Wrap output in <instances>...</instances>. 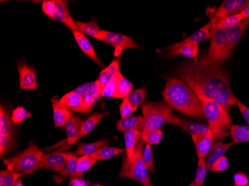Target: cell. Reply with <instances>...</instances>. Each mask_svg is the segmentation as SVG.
<instances>
[{
	"label": "cell",
	"instance_id": "cell-13",
	"mask_svg": "<svg viewBox=\"0 0 249 186\" xmlns=\"http://www.w3.org/2000/svg\"><path fill=\"white\" fill-rule=\"evenodd\" d=\"M249 26V19H245L240 22V24L230 29L227 44L225 46V53H224V61H227L231 57L236 49V45L243 37Z\"/></svg>",
	"mask_w": 249,
	"mask_h": 186
},
{
	"label": "cell",
	"instance_id": "cell-16",
	"mask_svg": "<svg viewBox=\"0 0 249 186\" xmlns=\"http://www.w3.org/2000/svg\"><path fill=\"white\" fill-rule=\"evenodd\" d=\"M191 135L196 150L198 159H206L213 145L214 140L216 138L217 139V136L212 131L208 134H193Z\"/></svg>",
	"mask_w": 249,
	"mask_h": 186
},
{
	"label": "cell",
	"instance_id": "cell-5",
	"mask_svg": "<svg viewBox=\"0 0 249 186\" xmlns=\"http://www.w3.org/2000/svg\"><path fill=\"white\" fill-rule=\"evenodd\" d=\"M145 145L146 142L141 139L136 148L131 159H128L126 153H124L123 158V166L119 173V179H131L141 183L142 186H152L148 169L142 158V151Z\"/></svg>",
	"mask_w": 249,
	"mask_h": 186
},
{
	"label": "cell",
	"instance_id": "cell-49",
	"mask_svg": "<svg viewBox=\"0 0 249 186\" xmlns=\"http://www.w3.org/2000/svg\"><path fill=\"white\" fill-rule=\"evenodd\" d=\"M68 186H89V184L83 178H72Z\"/></svg>",
	"mask_w": 249,
	"mask_h": 186
},
{
	"label": "cell",
	"instance_id": "cell-18",
	"mask_svg": "<svg viewBox=\"0 0 249 186\" xmlns=\"http://www.w3.org/2000/svg\"><path fill=\"white\" fill-rule=\"evenodd\" d=\"M56 5H57V11L55 15L53 17V19L58 21L63 24L65 25L67 28L74 32L78 30L75 21L71 16L68 8V2L64 0H55Z\"/></svg>",
	"mask_w": 249,
	"mask_h": 186
},
{
	"label": "cell",
	"instance_id": "cell-12",
	"mask_svg": "<svg viewBox=\"0 0 249 186\" xmlns=\"http://www.w3.org/2000/svg\"><path fill=\"white\" fill-rule=\"evenodd\" d=\"M74 91L83 99L87 114L91 113L96 102L102 97V92L99 91L96 81L81 85Z\"/></svg>",
	"mask_w": 249,
	"mask_h": 186
},
{
	"label": "cell",
	"instance_id": "cell-44",
	"mask_svg": "<svg viewBox=\"0 0 249 186\" xmlns=\"http://www.w3.org/2000/svg\"><path fill=\"white\" fill-rule=\"evenodd\" d=\"M136 109L133 107L127 98L123 99L121 105L120 107V116L122 118H126L128 116H132L133 113L136 111Z\"/></svg>",
	"mask_w": 249,
	"mask_h": 186
},
{
	"label": "cell",
	"instance_id": "cell-42",
	"mask_svg": "<svg viewBox=\"0 0 249 186\" xmlns=\"http://www.w3.org/2000/svg\"><path fill=\"white\" fill-rule=\"evenodd\" d=\"M32 116L29 112H28L23 107H18L11 113V120L15 124H22L25 119L30 118Z\"/></svg>",
	"mask_w": 249,
	"mask_h": 186
},
{
	"label": "cell",
	"instance_id": "cell-17",
	"mask_svg": "<svg viewBox=\"0 0 249 186\" xmlns=\"http://www.w3.org/2000/svg\"><path fill=\"white\" fill-rule=\"evenodd\" d=\"M199 46L198 43H189L180 44V43H176L168 46L166 52V55L169 57L183 55L188 58H196L199 52Z\"/></svg>",
	"mask_w": 249,
	"mask_h": 186
},
{
	"label": "cell",
	"instance_id": "cell-43",
	"mask_svg": "<svg viewBox=\"0 0 249 186\" xmlns=\"http://www.w3.org/2000/svg\"><path fill=\"white\" fill-rule=\"evenodd\" d=\"M42 11L45 15L53 19L57 11V5L54 0H45L42 2Z\"/></svg>",
	"mask_w": 249,
	"mask_h": 186
},
{
	"label": "cell",
	"instance_id": "cell-2",
	"mask_svg": "<svg viewBox=\"0 0 249 186\" xmlns=\"http://www.w3.org/2000/svg\"><path fill=\"white\" fill-rule=\"evenodd\" d=\"M161 94L164 101L173 110L198 121L205 120L199 99L188 85L179 78L168 79Z\"/></svg>",
	"mask_w": 249,
	"mask_h": 186
},
{
	"label": "cell",
	"instance_id": "cell-14",
	"mask_svg": "<svg viewBox=\"0 0 249 186\" xmlns=\"http://www.w3.org/2000/svg\"><path fill=\"white\" fill-rule=\"evenodd\" d=\"M166 124L178 126V127H180L181 129L184 130L186 132L189 133L191 135H193V134H208L211 131L210 127L206 124L190 121V120L181 118L180 116L175 114L172 115L169 117Z\"/></svg>",
	"mask_w": 249,
	"mask_h": 186
},
{
	"label": "cell",
	"instance_id": "cell-40",
	"mask_svg": "<svg viewBox=\"0 0 249 186\" xmlns=\"http://www.w3.org/2000/svg\"><path fill=\"white\" fill-rule=\"evenodd\" d=\"M207 171L208 169H207L205 159H198L195 180L192 183L194 186H203L206 177Z\"/></svg>",
	"mask_w": 249,
	"mask_h": 186
},
{
	"label": "cell",
	"instance_id": "cell-10",
	"mask_svg": "<svg viewBox=\"0 0 249 186\" xmlns=\"http://www.w3.org/2000/svg\"><path fill=\"white\" fill-rule=\"evenodd\" d=\"M71 153V151H64L62 149L52 153H43L40 169H47L61 173L65 169Z\"/></svg>",
	"mask_w": 249,
	"mask_h": 186
},
{
	"label": "cell",
	"instance_id": "cell-34",
	"mask_svg": "<svg viewBox=\"0 0 249 186\" xmlns=\"http://www.w3.org/2000/svg\"><path fill=\"white\" fill-rule=\"evenodd\" d=\"M22 174L6 169L0 172V186H13L19 179L22 177Z\"/></svg>",
	"mask_w": 249,
	"mask_h": 186
},
{
	"label": "cell",
	"instance_id": "cell-8",
	"mask_svg": "<svg viewBox=\"0 0 249 186\" xmlns=\"http://www.w3.org/2000/svg\"><path fill=\"white\" fill-rule=\"evenodd\" d=\"M97 40L105 42L110 46H113L116 50L117 55L120 54L123 50L127 49L141 50L142 48V46H140L128 36L116 33V32H108V31L101 30Z\"/></svg>",
	"mask_w": 249,
	"mask_h": 186
},
{
	"label": "cell",
	"instance_id": "cell-41",
	"mask_svg": "<svg viewBox=\"0 0 249 186\" xmlns=\"http://www.w3.org/2000/svg\"><path fill=\"white\" fill-rule=\"evenodd\" d=\"M142 158L148 170H149L152 173H155L153 152H152V146L149 145V144H146L145 147H144L143 151H142Z\"/></svg>",
	"mask_w": 249,
	"mask_h": 186
},
{
	"label": "cell",
	"instance_id": "cell-3",
	"mask_svg": "<svg viewBox=\"0 0 249 186\" xmlns=\"http://www.w3.org/2000/svg\"><path fill=\"white\" fill-rule=\"evenodd\" d=\"M196 96L201 101L203 113L211 131L217 136V139L227 137L229 133L225 131L230 130L233 126L229 111L217 102L203 95Z\"/></svg>",
	"mask_w": 249,
	"mask_h": 186
},
{
	"label": "cell",
	"instance_id": "cell-51",
	"mask_svg": "<svg viewBox=\"0 0 249 186\" xmlns=\"http://www.w3.org/2000/svg\"><path fill=\"white\" fill-rule=\"evenodd\" d=\"M13 186H23V184H22V180H19Z\"/></svg>",
	"mask_w": 249,
	"mask_h": 186
},
{
	"label": "cell",
	"instance_id": "cell-21",
	"mask_svg": "<svg viewBox=\"0 0 249 186\" xmlns=\"http://www.w3.org/2000/svg\"><path fill=\"white\" fill-rule=\"evenodd\" d=\"M52 107L54 126L55 127H64L72 114V111L63 105L60 99H52Z\"/></svg>",
	"mask_w": 249,
	"mask_h": 186
},
{
	"label": "cell",
	"instance_id": "cell-37",
	"mask_svg": "<svg viewBox=\"0 0 249 186\" xmlns=\"http://www.w3.org/2000/svg\"><path fill=\"white\" fill-rule=\"evenodd\" d=\"M96 162H97V160L92 157L90 155L78 157L76 166L77 172L83 175L84 173L91 169L96 164Z\"/></svg>",
	"mask_w": 249,
	"mask_h": 186
},
{
	"label": "cell",
	"instance_id": "cell-9",
	"mask_svg": "<svg viewBox=\"0 0 249 186\" xmlns=\"http://www.w3.org/2000/svg\"><path fill=\"white\" fill-rule=\"evenodd\" d=\"M249 4V0H225L211 18L213 27L225 18L241 14Z\"/></svg>",
	"mask_w": 249,
	"mask_h": 186
},
{
	"label": "cell",
	"instance_id": "cell-1",
	"mask_svg": "<svg viewBox=\"0 0 249 186\" xmlns=\"http://www.w3.org/2000/svg\"><path fill=\"white\" fill-rule=\"evenodd\" d=\"M177 76L188 85L196 96L203 95L212 99L229 112L236 105L237 99L231 89L229 75L221 67L208 65L196 58L180 64Z\"/></svg>",
	"mask_w": 249,
	"mask_h": 186
},
{
	"label": "cell",
	"instance_id": "cell-39",
	"mask_svg": "<svg viewBox=\"0 0 249 186\" xmlns=\"http://www.w3.org/2000/svg\"><path fill=\"white\" fill-rule=\"evenodd\" d=\"M122 75H123L120 72H118L114 75V78H112L111 81L105 86L104 89L102 91V97L109 98V99L115 98L117 83Z\"/></svg>",
	"mask_w": 249,
	"mask_h": 186
},
{
	"label": "cell",
	"instance_id": "cell-38",
	"mask_svg": "<svg viewBox=\"0 0 249 186\" xmlns=\"http://www.w3.org/2000/svg\"><path fill=\"white\" fill-rule=\"evenodd\" d=\"M162 138H163V131H161V129L142 131V139L149 145H158L161 142Z\"/></svg>",
	"mask_w": 249,
	"mask_h": 186
},
{
	"label": "cell",
	"instance_id": "cell-15",
	"mask_svg": "<svg viewBox=\"0 0 249 186\" xmlns=\"http://www.w3.org/2000/svg\"><path fill=\"white\" fill-rule=\"evenodd\" d=\"M84 122L85 121L82 118H79L72 113L71 114L69 119L67 120L64 126L67 134V139L64 142L65 145L61 149H65L67 147L72 146L76 143L77 141L79 139V135Z\"/></svg>",
	"mask_w": 249,
	"mask_h": 186
},
{
	"label": "cell",
	"instance_id": "cell-36",
	"mask_svg": "<svg viewBox=\"0 0 249 186\" xmlns=\"http://www.w3.org/2000/svg\"><path fill=\"white\" fill-rule=\"evenodd\" d=\"M243 19H245L244 17L240 14L233 15L222 19L220 22H218L216 26L213 27V29H231L240 24Z\"/></svg>",
	"mask_w": 249,
	"mask_h": 186
},
{
	"label": "cell",
	"instance_id": "cell-4",
	"mask_svg": "<svg viewBox=\"0 0 249 186\" xmlns=\"http://www.w3.org/2000/svg\"><path fill=\"white\" fill-rule=\"evenodd\" d=\"M43 156V152L32 141L24 151L9 159H4L3 162L7 169L20 173L22 176L29 175L40 169Z\"/></svg>",
	"mask_w": 249,
	"mask_h": 186
},
{
	"label": "cell",
	"instance_id": "cell-35",
	"mask_svg": "<svg viewBox=\"0 0 249 186\" xmlns=\"http://www.w3.org/2000/svg\"><path fill=\"white\" fill-rule=\"evenodd\" d=\"M146 88L145 87L135 89V90L131 91L127 99L129 101L130 103L132 104L133 107L136 110H138V107L144 103V100L146 97Z\"/></svg>",
	"mask_w": 249,
	"mask_h": 186
},
{
	"label": "cell",
	"instance_id": "cell-20",
	"mask_svg": "<svg viewBox=\"0 0 249 186\" xmlns=\"http://www.w3.org/2000/svg\"><path fill=\"white\" fill-rule=\"evenodd\" d=\"M60 101L63 105L65 106L71 111L87 114L83 99L75 91H72L64 95Z\"/></svg>",
	"mask_w": 249,
	"mask_h": 186
},
{
	"label": "cell",
	"instance_id": "cell-11",
	"mask_svg": "<svg viewBox=\"0 0 249 186\" xmlns=\"http://www.w3.org/2000/svg\"><path fill=\"white\" fill-rule=\"evenodd\" d=\"M19 72V87L22 90H37V72L33 66L29 65L25 61H19L18 64Z\"/></svg>",
	"mask_w": 249,
	"mask_h": 186
},
{
	"label": "cell",
	"instance_id": "cell-24",
	"mask_svg": "<svg viewBox=\"0 0 249 186\" xmlns=\"http://www.w3.org/2000/svg\"><path fill=\"white\" fill-rule=\"evenodd\" d=\"M233 142H229V143H224L222 140H219L215 142L213 145L212 148L210 151L209 153L205 159L206 162L207 169L210 170L211 166L213 165L214 162H216L219 158L225 156V153L227 152L228 150L233 145Z\"/></svg>",
	"mask_w": 249,
	"mask_h": 186
},
{
	"label": "cell",
	"instance_id": "cell-25",
	"mask_svg": "<svg viewBox=\"0 0 249 186\" xmlns=\"http://www.w3.org/2000/svg\"><path fill=\"white\" fill-rule=\"evenodd\" d=\"M116 129L120 132H126L129 130L143 131L144 121L142 116H131L121 118L116 122Z\"/></svg>",
	"mask_w": 249,
	"mask_h": 186
},
{
	"label": "cell",
	"instance_id": "cell-50",
	"mask_svg": "<svg viewBox=\"0 0 249 186\" xmlns=\"http://www.w3.org/2000/svg\"><path fill=\"white\" fill-rule=\"evenodd\" d=\"M240 15L244 17V19H249V4L246 8L242 11Z\"/></svg>",
	"mask_w": 249,
	"mask_h": 186
},
{
	"label": "cell",
	"instance_id": "cell-19",
	"mask_svg": "<svg viewBox=\"0 0 249 186\" xmlns=\"http://www.w3.org/2000/svg\"><path fill=\"white\" fill-rule=\"evenodd\" d=\"M72 33H73L75 41L78 43V46L80 47L81 50L89 57V59L94 61L99 67H104V64L99 60L91 43L89 42L88 38H87L86 36L78 30L74 31Z\"/></svg>",
	"mask_w": 249,
	"mask_h": 186
},
{
	"label": "cell",
	"instance_id": "cell-32",
	"mask_svg": "<svg viewBox=\"0 0 249 186\" xmlns=\"http://www.w3.org/2000/svg\"><path fill=\"white\" fill-rule=\"evenodd\" d=\"M125 149L123 148H114V147L106 146L101 148L96 153L90 155L96 160H107L115 157L117 155L124 153Z\"/></svg>",
	"mask_w": 249,
	"mask_h": 186
},
{
	"label": "cell",
	"instance_id": "cell-6",
	"mask_svg": "<svg viewBox=\"0 0 249 186\" xmlns=\"http://www.w3.org/2000/svg\"><path fill=\"white\" fill-rule=\"evenodd\" d=\"M143 131L160 129L173 115V109L165 101L144 102L142 104Z\"/></svg>",
	"mask_w": 249,
	"mask_h": 186
},
{
	"label": "cell",
	"instance_id": "cell-26",
	"mask_svg": "<svg viewBox=\"0 0 249 186\" xmlns=\"http://www.w3.org/2000/svg\"><path fill=\"white\" fill-rule=\"evenodd\" d=\"M142 133L138 130H129L124 133L125 153L129 159H132L134 156L136 148L140 143V139L142 138Z\"/></svg>",
	"mask_w": 249,
	"mask_h": 186
},
{
	"label": "cell",
	"instance_id": "cell-28",
	"mask_svg": "<svg viewBox=\"0 0 249 186\" xmlns=\"http://www.w3.org/2000/svg\"><path fill=\"white\" fill-rule=\"evenodd\" d=\"M6 107L1 104L0 108V135H12L15 133L14 123Z\"/></svg>",
	"mask_w": 249,
	"mask_h": 186
},
{
	"label": "cell",
	"instance_id": "cell-52",
	"mask_svg": "<svg viewBox=\"0 0 249 186\" xmlns=\"http://www.w3.org/2000/svg\"><path fill=\"white\" fill-rule=\"evenodd\" d=\"M100 186V185L95 184V185H92V186Z\"/></svg>",
	"mask_w": 249,
	"mask_h": 186
},
{
	"label": "cell",
	"instance_id": "cell-53",
	"mask_svg": "<svg viewBox=\"0 0 249 186\" xmlns=\"http://www.w3.org/2000/svg\"></svg>",
	"mask_w": 249,
	"mask_h": 186
},
{
	"label": "cell",
	"instance_id": "cell-29",
	"mask_svg": "<svg viewBox=\"0 0 249 186\" xmlns=\"http://www.w3.org/2000/svg\"><path fill=\"white\" fill-rule=\"evenodd\" d=\"M107 115H109V113H100V112H96V113L89 116V118L86 121H85L83 125H82L80 135H79V139L82 137L88 135L89 133L92 132L96 125Z\"/></svg>",
	"mask_w": 249,
	"mask_h": 186
},
{
	"label": "cell",
	"instance_id": "cell-23",
	"mask_svg": "<svg viewBox=\"0 0 249 186\" xmlns=\"http://www.w3.org/2000/svg\"><path fill=\"white\" fill-rule=\"evenodd\" d=\"M78 155L75 153H71L69 159L67 160V166L62 172L57 176H54V180L56 183H61L64 178H83L84 175L78 173L76 170Z\"/></svg>",
	"mask_w": 249,
	"mask_h": 186
},
{
	"label": "cell",
	"instance_id": "cell-47",
	"mask_svg": "<svg viewBox=\"0 0 249 186\" xmlns=\"http://www.w3.org/2000/svg\"><path fill=\"white\" fill-rule=\"evenodd\" d=\"M234 186H249V180L246 173L237 172L233 175Z\"/></svg>",
	"mask_w": 249,
	"mask_h": 186
},
{
	"label": "cell",
	"instance_id": "cell-30",
	"mask_svg": "<svg viewBox=\"0 0 249 186\" xmlns=\"http://www.w3.org/2000/svg\"><path fill=\"white\" fill-rule=\"evenodd\" d=\"M230 135L233 144L249 142V126L233 125L231 127Z\"/></svg>",
	"mask_w": 249,
	"mask_h": 186
},
{
	"label": "cell",
	"instance_id": "cell-22",
	"mask_svg": "<svg viewBox=\"0 0 249 186\" xmlns=\"http://www.w3.org/2000/svg\"><path fill=\"white\" fill-rule=\"evenodd\" d=\"M120 59H116L112 61L110 65L107 66L100 72L96 81V83L101 92L104 89L105 86L111 81L112 78H114V75L120 72Z\"/></svg>",
	"mask_w": 249,
	"mask_h": 186
},
{
	"label": "cell",
	"instance_id": "cell-27",
	"mask_svg": "<svg viewBox=\"0 0 249 186\" xmlns=\"http://www.w3.org/2000/svg\"><path fill=\"white\" fill-rule=\"evenodd\" d=\"M110 142H111L110 139L103 138V139H100L97 142H92V143L78 144V148H77L75 153L79 156L91 155L96 153V151H99L101 148L108 146Z\"/></svg>",
	"mask_w": 249,
	"mask_h": 186
},
{
	"label": "cell",
	"instance_id": "cell-48",
	"mask_svg": "<svg viewBox=\"0 0 249 186\" xmlns=\"http://www.w3.org/2000/svg\"><path fill=\"white\" fill-rule=\"evenodd\" d=\"M236 105L238 107L239 110L241 113L242 116H243L244 119L246 120V122L248 123L249 126V108L244 105L239 99H237L236 101Z\"/></svg>",
	"mask_w": 249,
	"mask_h": 186
},
{
	"label": "cell",
	"instance_id": "cell-7",
	"mask_svg": "<svg viewBox=\"0 0 249 186\" xmlns=\"http://www.w3.org/2000/svg\"><path fill=\"white\" fill-rule=\"evenodd\" d=\"M230 29H213L211 44L206 55L198 59L208 65L221 67L224 61V53L227 44Z\"/></svg>",
	"mask_w": 249,
	"mask_h": 186
},
{
	"label": "cell",
	"instance_id": "cell-31",
	"mask_svg": "<svg viewBox=\"0 0 249 186\" xmlns=\"http://www.w3.org/2000/svg\"><path fill=\"white\" fill-rule=\"evenodd\" d=\"M75 24L78 27V31H80L85 35L96 39L99 37L101 29H99L96 21L93 20L87 22L75 21Z\"/></svg>",
	"mask_w": 249,
	"mask_h": 186
},
{
	"label": "cell",
	"instance_id": "cell-45",
	"mask_svg": "<svg viewBox=\"0 0 249 186\" xmlns=\"http://www.w3.org/2000/svg\"><path fill=\"white\" fill-rule=\"evenodd\" d=\"M13 143V137L11 135H0V153L3 157Z\"/></svg>",
	"mask_w": 249,
	"mask_h": 186
},
{
	"label": "cell",
	"instance_id": "cell-33",
	"mask_svg": "<svg viewBox=\"0 0 249 186\" xmlns=\"http://www.w3.org/2000/svg\"><path fill=\"white\" fill-rule=\"evenodd\" d=\"M134 86V85L131 83V81H128L126 78H124L123 75H122L117 83V92H116L114 99H123L128 97Z\"/></svg>",
	"mask_w": 249,
	"mask_h": 186
},
{
	"label": "cell",
	"instance_id": "cell-46",
	"mask_svg": "<svg viewBox=\"0 0 249 186\" xmlns=\"http://www.w3.org/2000/svg\"><path fill=\"white\" fill-rule=\"evenodd\" d=\"M229 167V161L227 157L225 156L219 158V159L214 162L213 165L211 166L210 170L213 172L225 171L227 170Z\"/></svg>",
	"mask_w": 249,
	"mask_h": 186
}]
</instances>
